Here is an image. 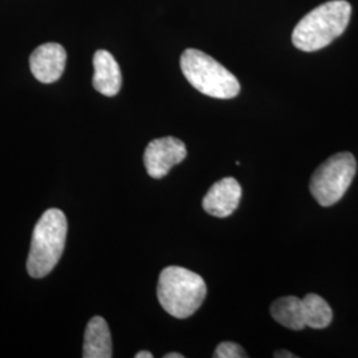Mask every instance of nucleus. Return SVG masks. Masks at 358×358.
<instances>
[{
    "instance_id": "3",
    "label": "nucleus",
    "mask_w": 358,
    "mask_h": 358,
    "mask_svg": "<svg viewBox=\"0 0 358 358\" xmlns=\"http://www.w3.org/2000/svg\"><path fill=\"white\" fill-rule=\"evenodd\" d=\"M68 222L59 208L47 210L38 219L31 241L27 272L34 279L45 278L64 252Z\"/></svg>"
},
{
    "instance_id": "13",
    "label": "nucleus",
    "mask_w": 358,
    "mask_h": 358,
    "mask_svg": "<svg viewBox=\"0 0 358 358\" xmlns=\"http://www.w3.org/2000/svg\"><path fill=\"white\" fill-rule=\"evenodd\" d=\"M215 358H244L248 357L247 353L244 352L243 348L235 343L226 341V343H220L215 349L214 353Z\"/></svg>"
},
{
    "instance_id": "6",
    "label": "nucleus",
    "mask_w": 358,
    "mask_h": 358,
    "mask_svg": "<svg viewBox=\"0 0 358 358\" xmlns=\"http://www.w3.org/2000/svg\"><path fill=\"white\" fill-rule=\"evenodd\" d=\"M187 155L183 142L176 137L157 138L148 145L143 154V164L152 178L166 177L169 171L180 164Z\"/></svg>"
},
{
    "instance_id": "15",
    "label": "nucleus",
    "mask_w": 358,
    "mask_h": 358,
    "mask_svg": "<svg viewBox=\"0 0 358 358\" xmlns=\"http://www.w3.org/2000/svg\"><path fill=\"white\" fill-rule=\"evenodd\" d=\"M136 358H153V355L150 353V352H146V350H142V352H140V353H137L136 356H134Z\"/></svg>"
},
{
    "instance_id": "1",
    "label": "nucleus",
    "mask_w": 358,
    "mask_h": 358,
    "mask_svg": "<svg viewBox=\"0 0 358 358\" xmlns=\"http://www.w3.org/2000/svg\"><path fill=\"white\" fill-rule=\"evenodd\" d=\"M352 6L346 0H331L307 13L294 27L292 43L300 51L325 48L341 36L349 24Z\"/></svg>"
},
{
    "instance_id": "10",
    "label": "nucleus",
    "mask_w": 358,
    "mask_h": 358,
    "mask_svg": "<svg viewBox=\"0 0 358 358\" xmlns=\"http://www.w3.org/2000/svg\"><path fill=\"white\" fill-rule=\"evenodd\" d=\"M112 352V337L109 327L103 317L94 316L90 319L85 329L83 357L110 358L113 356Z\"/></svg>"
},
{
    "instance_id": "11",
    "label": "nucleus",
    "mask_w": 358,
    "mask_h": 358,
    "mask_svg": "<svg viewBox=\"0 0 358 358\" xmlns=\"http://www.w3.org/2000/svg\"><path fill=\"white\" fill-rule=\"evenodd\" d=\"M271 315L280 325L292 331H301L307 327L303 299L296 296H284L273 301Z\"/></svg>"
},
{
    "instance_id": "5",
    "label": "nucleus",
    "mask_w": 358,
    "mask_h": 358,
    "mask_svg": "<svg viewBox=\"0 0 358 358\" xmlns=\"http://www.w3.org/2000/svg\"><path fill=\"white\" fill-rule=\"evenodd\" d=\"M357 171L353 154L343 152L334 154L313 173L309 190L313 198L324 207L336 205L344 195Z\"/></svg>"
},
{
    "instance_id": "16",
    "label": "nucleus",
    "mask_w": 358,
    "mask_h": 358,
    "mask_svg": "<svg viewBox=\"0 0 358 358\" xmlns=\"http://www.w3.org/2000/svg\"><path fill=\"white\" fill-rule=\"evenodd\" d=\"M165 358H183L185 356L183 355H180V353H169V355H165L164 356Z\"/></svg>"
},
{
    "instance_id": "9",
    "label": "nucleus",
    "mask_w": 358,
    "mask_h": 358,
    "mask_svg": "<svg viewBox=\"0 0 358 358\" xmlns=\"http://www.w3.org/2000/svg\"><path fill=\"white\" fill-rule=\"evenodd\" d=\"M93 88L106 97L115 96L122 85V76L118 63L108 51L96 52L93 56Z\"/></svg>"
},
{
    "instance_id": "4",
    "label": "nucleus",
    "mask_w": 358,
    "mask_h": 358,
    "mask_svg": "<svg viewBox=\"0 0 358 358\" xmlns=\"http://www.w3.org/2000/svg\"><path fill=\"white\" fill-rule=\"evenodd\" d=\"M180 69L192 87L205 96L234 99L241 92L238 78L205 52L189 48L180 56Z\"/></svg>"
},
{
    "instance_id": "2",
    "label": "nucleus",
    "mask_w": 358,
    "mask_h": 358,
    "mask_svg": "<svg viewBox=\"0 0 358 358\" xmlns=\"http://www.w3.org/2000/svg\"><path fill=\"white\" fill-rule=\"evenodd\" d=\"M207 287L201 275L170 266L161 272L157 296L161 307L176 319L192 316L205 301Z\"/></svg>"
},
{
    "instance_id": "7",
    "label": "nucleus",
    "mask_w": 358,
    "mask_h": 358,
    "mask_svg": "<svg viewBox=\"0 0 358 358\" xmlns=\"http://www.w3.org/2000/svg\"><path fill=\"white\" fill-rule=\"evenodd\" d=\"M66 52L57 43H47L38 47L29 56V68L35 78L43 84L57 81L65 69Z\"/></svg>"
},
{
    "instance_id": "8",
    "label": "nucleus",
    "mask_w": 358,
    "mask_h": 358,
    "mask_svg": "<svg viewBox=\"0 0 358 358\" xmlns=\"http://www.w3.org/2000/svg\"><path fill=\"white\" fill-rule=\"evenodd\" d=\"M242 187L235 178H223L215 182L203 198L206 213L217 217H230L239 207Z\"/></svg>"
},
{
    "instance_id": "14",
    "label": "nucleus",
    "mask_w": 358,
    "mask_h": 358,
    "mask_svg": "<svg viewBox=\"0 0 358 358\" xmlns=\"http://www.w3.org/2000/svg\"><path fill=\"white\" fill-rule=\"evenodd\" d=\"M273 357L275 358H294L296 356L292 355L291 352H288V350H276L275 352V355H273Z\"/></svg>"
},
{
    "instance_id": "12",
    "label": "nucleus",
    "mask_w": 358,
    "mask_h": 358,
    "mask_svg": "<svg viewBox=\"0 0 358 358\" xmlns=\"http://www.w3.org/2000/svg\"><path fill=\"white\" fill-rule=\"evenodd\" d=\"M303 303L306 309L307 327L313 329H324L332 322V308L329 307V304L321 296L307 294L303 299Z\"/></svg>"
}]
</instances>
